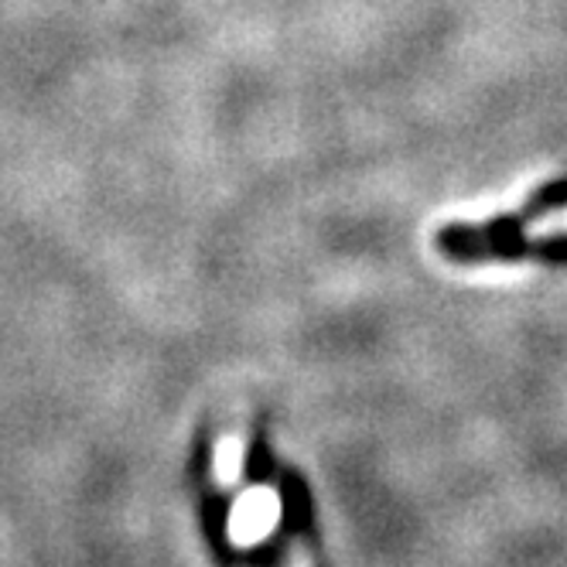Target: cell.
<instances>
[{"label":"cell","instance_id":"3957f363","mask_svg":"<svg viewBox=\"0 0 567 567\" xmlns=\"http://www.w3.org/2000/svg\"><path fill=\"white\" fill-rule=\"evenodd\" d=\"M243 455H247V444H243V434H239V431H226V434L216 441V455H213L216 485H223V489L236 485V478H239V472H243Z\"/></svg>","mask_w":567,"mask_h":567},{"label":"cell","instance_id":"277c9868","mask_svg":"<svg viewBox=\"0 0 567 567\" xmlns=\"http://www.w3.org/2000/svg\"><path fill=\"white\" fill-rule=\"evenodd\" d=\"M288 567H311V557L301 544H291V554H288Z\"/></svg>","mask_w":567,"mask_h":567},{"label":"cell","instance_id":"7a4b0ae2","mask_svg":"<svg viewBox=\"0 0 567 567\" xmlns=\"http://www.w3.org/2000/svg\"><path fill=\"white\" fill-rule=\"evenodd\" d=\"M280 496L270 485H254L233 503L229 513V544L236 547H254L270 537V530L280 519Z\"/></svg>","mask_w":567,"mask_h":567},{"label":"cell","instance_id":"6da1fadb","mask_svg":"<svg viewBox=\"0 0 567 567\" xmlns=\"http://www.w3.org/2000/svg\"><path fill=\"white\" fill-rule=\"evenodd\" d=\"M567 209V178H554L540 185L519 209L489 219V223H452L437 233V250L452 260H567V236L530 239V226L550 213Z\"/></svg>","mask_w":567,"mask_h":567}]
</instances>
